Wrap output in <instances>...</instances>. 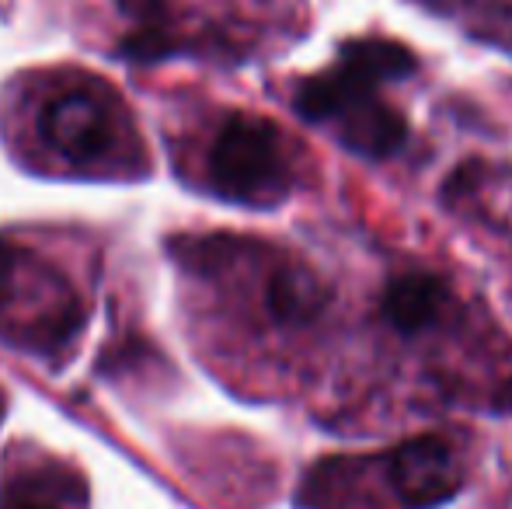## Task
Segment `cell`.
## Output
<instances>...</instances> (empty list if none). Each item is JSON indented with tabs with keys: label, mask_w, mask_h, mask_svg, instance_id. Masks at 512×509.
Here are the masks:
<instances>
[{
	"label": "cell",
	"mask_w": 512,
	"mask_h": 509,
	"mask_svg": "<svg viewBox=\"0 0 512 509\" xmlns=\"http://www.w3.org/2000/svg\"><path fill=\"white\" fill-rule=\"evenodd\" d=\"M209 182L223 199L248 206L279 203L290 189L283 136L269 119L230 116L209 147Z\"/></svg>",
	"instance_id": "obj_1"
},
{
	"label": "cell",
	"mask_w": 512,
	"mask_h": 509,
	"mask_svg": "<svg viewBox=\"0 0 512 509\" xmlns=\"http://www.w3.org/2000/svg\"><path fill=\"white\" fill-rule=\"evenodd\" d=\"M411 70H415V56L398 42H345L335 67L300 84L293 105L307 123H338L349 109L370 102V98H380L384 84L405 81Z\"/></svg>",
	"instance_id": "obj_2"
},
{
	"label": "cell",
	"mask_w": 512,
	"mask_h": 509,
	"mask_svg": "<svg viewBox=\"0 0 512 509\" xmlns=\"http://www.w3.org/2000/svg\"><path fill=\"white\" fill-rule=\"evenodd\" d=\"M39 133L67 161H102L115 147V112L98 91L70 88L46 102L39 116Z\"/></svg>",
	"instance_id": "obj_3"
},
{
	"label": "cell",
	"mask_w": 512,
	"mask_h": 509,
	"mask_svg": "<svg viewBox=\"0 0 512 509\" xmlns=\"http://www.w3.org/2000/svg\"><path fill=\"white\" fill-rule=\"evenodd\" d=\"M394 496L405 509H432L460 492V464L443 436H415L380 461Z\"/></svg>",
	"instance_id": "obj_4"
},
{
	"label": "cell",
	"mask_w": 512,
	"mask_h": 509,
	"mask_svg": "<svg viewBox=\"0 0 512 509\" xmlns=\"http://www.w3.org/2000/svg\"><path fill=\"white\" fill-rule=\"evenodd\" d=\"M446 304H450V290L443 279L432 272H405V276H394L387 283L384 297H380V314L394 332L411 339V335L436 325Z\"/></svg>",
	"instance_id": "obj_5"
},
{
	"label": "cell",
	"mask_w": 512,
	"mask_h": 509,
	"mask_svg": "<svg viewBox=\"0 0 512 509\" xmlns=\"http://www.w3.org/2000/svg\"><path fill=\"white\" fill-rule=\"evenodd\" d=\"M338 140L345 150L366 161H384V157L398 154L408 140V123L398 109L384 102V98H370V102L349 109L338 119Z\"/></svg>",
	"instance_id": "obj_6"
},
{
	"label": "cell",
	"mask_w": 512,
	"mask_h": 509,
	"mask_svg": "<svg viewBox=\"0 0 512 509\" xmlns=\"http://www.w3.org/2000/svg\"><path fill=\"white\" fill-rule=\"evenodd\" d=\"M328 304V290L314 272L290 265V269H279L276 276L265 286V307H269L272 321L279 325H307Z\"/></svg>",
	"instance_id": "obj_7"
},
{
	"label": "cell",
	"mask_w": 512,
	"mask_h": 509,
	"mask_svg": "<svg viewBox=\"0 0 512 509\" xmlns=\"http://www.w3.org/2000/svg\"><path fill=\"white\" fill-rule=\"evenodd\" d=\"M171 49H175V42H171L168 28H164L161 21L140 25L136 32H129L126 39L119 42V53L126 56V60H140V63L161 60V56H168Z\"/></svg>",
	"instance_id": "obj_8"
},
{
	"label": "cell",
	"mask_w": 512,
	"mask_h": 509,
	"mask_svg": "<svg viewBox=\"0 0 512 509\" xmlns=\"http://www.w3.org/2000/svg\"><path fill=\"white\" fill-rule=\"evenodd\" d=\"M18 265H21V255L14 252V245H7V241L0 238V311H4L7 300H11V293H14Z\"/></svg>",
	"instance_id": "obj_9"
},
{
	"label": "cell",
	"mask_w": 512,
	"mask_h": 509,
	"mask_svg": "<svg viewBox=\"0 0 512 509\" xmlns=\"http://www.w3.org/2000/svg\"><path fill=\"white\" fill-rule=\"evenodd\" d=\"M119 7L126 14H136V18H143V25H150V21H157V14H161L164 0H119Z\"/></svg>",
	"instance_id": "obj_10"
},
{
	"label": "cell",
	"mask_w": 512,
	"mask_h": 509,
	"mask_svg": "<svg viewBox=\"0 0 512 509\" xmlns=\"http://www.w3.org/2000/svg\"><path fill=\"white\" fill-rule=\"evenodd\" d=\"M7 509H53V506H46V503H35V499H18V503H11Z\"/></svg>",
	"instance_id": "obj_11"
}]
</instances>
